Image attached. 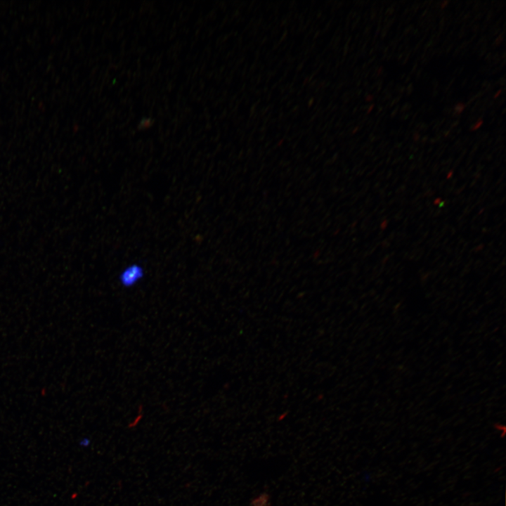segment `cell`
Returning a JSON list of instances; mask_svg holds the SVG:
<instances>
[{
	"label": "cell",
	"instance_id": "obj_1",
	"mask_svg": "<svg viewBox=\"0 0 506 506\" xmlns=\"http://www.w3.org/2000/svg\"><path fill=\"white\" fill-rule=\"evenodd\" d=\"M144 275V271L138 264L129 265L122 270L119 276L121 285L125 287H131L141 280Z\"/></svg>",
	"mask_w": 506,
	"mask_h": 506
},
{
	"label": "cell",
	"instance_id": "obj_2",
	"mask_svg": "<svg viewBox=\"0 0 506 506\" xmlns=\"http://www.w3.org/2000/svg\"><path fill=\"white\" fill-rule=\"evenodd\" d=\"M271 495L266 491L261 492L249 500V506H271Z\"/></svg>",
	"mask_w": 506,
	"mask_h": 506
},
{
	"label": "cell",
	"instance_id": "obj_3",
	"mask_svg": "<svg viewBox=\"0 0 506 506\" xmlns=\"http://www.w3.org/2000/svg\"><path fill=\"white\" fill-rule=\"evenodd\" d=\"M465 104L462 102L458 103L454 107L455 115H460L465 109Z\"/></svg>",
	"mask_w": 506,
	"mask_h": 506
},
{
	"label": "cell",
	"instance_id": "obj_4",
	"mask_svg": "<svg viewBox=\"0 0 506 506\" xmlns=\"http://www.w3.org/2000/svg\"><path fill=\"white\" fill-rule=\"evenodd\" d=\"M484 124V120L482 118L479 119L470 128L471 131H474L478 130Z\"/></svg>",
	"mask_w": 506,
	"mask_h": 506
},
{
	"label": "cell",
	"instance_id": "obj_5",
	"mask_svg": "<svg viewBox=\"0 0 506 506\" xmlns=\"http://www.w3.org/2000/svg\"><path fill=\"white\" fill-rule=\"evenodd\" d=\"M448 4H449V1H446V0H445V1H441V4H440V8H441V9H443V8H445L446 7V6H448Z\"/></svg>",
	"mask_w": 506,
	"mask_h": 506
},
{
	"label": "cell",
	"instance_id": "obj_6",
	"mask_svg": "<svg viewBox=\"0 0 506 506\" xmlns=\"http://www.w3.org/2000/svg\"><path fill=\"white\" fill-rule=\"evenodd\" d=\"M502 93V89H498L494 94L493 98H497L499 96H500Z\"/></svg>",
	"mask_w": 506,
	"mask_h": 506
}]
</instances>
